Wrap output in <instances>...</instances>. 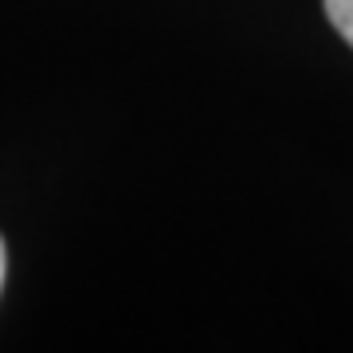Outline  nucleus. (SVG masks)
<instances>
[{"mask_svg": "<svg viewBox=\"0 0 353 353\" xmlns=\"http://www.w3.org/2000/svg\"><path fill=\"white\" fill-rule=\"evenodd\" d=\"M326 16L338 28V36L353 48V0H326Z\"/></svg>", "mask_w": 353, "mask_h": 353, "instance_id": "obj_1", "label": "nucleus"}, {"mask_svg": "<svg viewBox=\"0 0 353 353\" xmlns=\"http://www.w3.org/2000/svg\"><path fill=\"white\" fill-rule=\"evenodd\" d=\"M4 263H8V255H4V240H0V287H4Z\"/></svg>", "mask_w": 353, "mask_h": 353, "instance_id": "obj_2", "label": "nucleus"}]
</instances>
